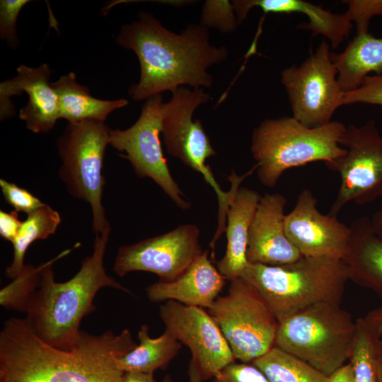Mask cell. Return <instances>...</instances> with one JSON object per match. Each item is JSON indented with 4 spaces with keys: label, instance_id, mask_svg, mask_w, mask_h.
<instances>
[{
    "label": "cell",
    "instance_id": "obj_1",
    "mask_svg": "<svg viewBox=\"0 0 382 382\" xmlns=\"http://www.w3.org/2000/svg\"><path fill=\"white\" fill-rule=\"evenodd\" d=\"M137 344L118 335L81 331L69 349L43 341L26 318L6 320L0 333V382H122L118 359Z\"/></svg>",
    "mask_w": 382,
    "mask_h": 382
},
{
    "label": "cell",
    "instance_id": "obj_2",
    "mask_svg": "<svg viewBox=\"0 0 382 382\" xmlns=\"http://www.w3.org/2000/svg\"><path fill=\"white\" fill-rule=\"evenodd\" d=\"M208 28L190 24L180 34L166 28L154 15L141 12L139 20L125 25L116 42L135 52L140 64V79L129 93L135 100H148L163 92L187 85L211 87L208 69L223 62L227 49L210 44Z\"/></svg>",
    "mask_w": 382,
    "mask_h": 382
},
{
    "label": "cell",
    "instance_id": "obj_3",
    "mask_svg": "<svg viewBox=\"0 0 382 382\" xmlns=\"http://www.w3.org/2000/svg\"><path fill=\"white\" fill-rule=\"evenodd\" d=\"M109 235H95L92 254L83 260L78 272L68 281H55L52 265L80 243L45 262L40 284L24 309L25 318L45 342L59 349L71 348L81 334L82 319L94 310V298L102 288L110 286L130 293L110 277L103 266Z\"/></svg>",
    "mask_w": 382,
    "mask_h": 382
},
{
    "label": "cell",
    "instance_id": "obj_4",
    "mask_svg": "<svg viewBox=\"0 0 382 382\" xmlns=\"http://www.w3.org/2000/svg\"><path fill=\"white\" fill-rule=\"evenodd\" d=\"M240 277L279 320L316 303H340L349 274L342 260L303 256L281 266L248 263Z\"/></svg>",
    "mask_w": 382,
    "mask_h": 382
},
{
    "label": "cell",
    "instance_id": "obj_5",
    "mask_svg": "<svg viewBox=\"0 0 382 382\" xmlns=\"http://www.w3.org/2000/svg\"><path fill=\"white\" fill-rule=\"evenodd\" d=\"M345 129L339 121L310 128L293 117L265 120L251 139L259 181L273 187L286 170L316 161L332 163L347 151L340 144Z\"/></svg>",
    "mask_w": 382,
    "mask_h": 382
},
{
    "label": "cell",
    "instance_id": "obj_6",
    "mask_svg": "<svg viewBox=\"0 0 382 382\" xmlns=\"http://www.w3.org/2000/svg\"><path fill=\"white\" fill-rule=\"evenodd\" d=\"M355 332L340 303L321 302L278 320L274 346L328 376L349 360Z\"/></svg>",
    "mask_w": 382,
    "mask_h": 382
},
{
    "label": "cell",
    "instance_id": "obj_7",
    "mask_svg": "<svg viewBox=\"0 0 382 382\" xmlns=\"http://www.w3.org/2000/svg\"><path fill=\"white\" fill-rule=\"evenodd\" d=\"M110 130L102 122L69 123L57 143L62 161L59 178L72 197L90 204L95 235L111 231L102 204L105 185L102 169Z\"/></svg>",
    "mask_w": 382,
    "mask_h": 382
},
{
    "label": "cell",
    "instance_id": "obj_8",
    "mask_svg": "<svg viewBox=\"0 0 382 382\" xmlns=\"http://www.w3.org/2000/svg\"><path fill=\"white\" fill-rule=\"evenodd\" d=\"M207 310L236 360L252 363L274 346L278 320L260 293L243 278L230 281L227 293Z\"/></svg>",
    "mask_w": 382,
    "mask_h": 382
},
{
    "label": "cell",
    "instance_id": "obj_9",
    "mask_svg": "<svg viewBox=\"0 0 382 382\" xmlns=\"http://www.w3.org/2000/svg\"><path fill=\"white\" fill-rule=\"evenodd\" d=\"M172 97L163 106L162 130L163 141L168 154L180 159L185 166L199 173L214 190L219 202L218 228H226V213L234 192L231 184L229 192H224L215 180L208 158L216 154L202 123L193 120L196 109L206 103L210 96L203 88L180 86L173 91Z\"/></svg>",
    "mask_w": 382,
    "mask_h": 382
},
{
    "label": "cell",
    "instance_id": "obj_10",
    "mask_svg": "<svg viewBox=\"0 0 382 382\" xmlns=\"http://www.w3.org/2000/svg\"><path fill=\"white\" fill-rule=\"evenodd\" d=\"M281 83L287 93L292 117L308 127L330 122L342 106L344 92L325 40L299 66L294 64L282 70Z\"/></svg>",
    "mask_w": 382,
    "mask_h": 382
},
{
    "label": "cell",
    "instance_id": "obj_11",
    "mask_svg": "<svg viewBox=\"0 0 382 382\" xmlns=\"http://www.w3.org/2000/svg\"><path fill=\"white\" fill-rule=\"evenodd\" d=\"M347 151L326 166L340 173L341 183L328 214L337 217L349 202L364 205L382 197V135L374 120L349 124L340 138Z\"/></svg>",
    "mask_w": 382,
    "mask_h": 382
},
{
    "label": "cell",
    "instance_id": "obj_12",
    "mask_svg": "<svg viewBox=\"0 0 382 382\" xmlns=\"http://www.w3.org/2000/svg\"><path fill=\"white\" fill-rule=\"evenodd\" d=\"M162 95L146 100L137 122L127 129H111L110 144L127 159L140 178H150L182 209L190 208L174 180L161 148Z\"/></svg>",
    "mask_w": 382,
    "mask_h": 382
},
{
    "label": "cell",
    "instance_id": "obj_13",
    "mask_svg": "<svg viewBox=\"0 0 382 382\" xmlns=\"http://www.w3.org/2000/svg\"><path fill=\"white\" fill-rule=\"evenodd\" d=\"M199 230L195 224H183L166 233L117 250L113 271L120 277L131 272L157 274L161 281L178 277L202 253Z\"/></svg>",
    "mask_w": 382,
    "mask_h": 382
},
{
    "label": "cell",
    "instance_id": "obj_14",
    "mask_svg": "<svg viewBox=\"0 0 382 382\" xmlns=\"http://www.w3.org/2000/svg\"><path fill=\"white\" fill-rule=\"evenodd\" d=\"M159 313L166 330L190 350L204 381L236 361L219 327L203 308L170 300L160 306Z\"/></svg>",
    "mask_w": 382,
    "mask_h": 382
},
{
    "label": "cell",
    "instance_id": "obj_15",
    "mask_svg": "<svg viewBox=\"0 0 382 382\" xmlns=\"http://www.w3.org/2000/svg\"><path fill=\"white\" fill-rule=\"evenodd\" d=\"M312 191L299 194L294 209L285 216V233L304 257L343 260L348 250L351 229L337 217L321 214Z\"/></svg>",
    "mask_w": 382,
    "mask_h": 382
},
{
    "label": "cell",
    "instance_id": "obj_16",
    "mask_svg": "<svg viewBox=\"0 0 382 382\" xmlns=\"http://www.w3.org/2000/svg\"><path fill=\"white\" fill-rule=\"evenodd\" d=\"M17 72L16 77L0 84L1 119L13 114L10 98L25 92L28 102L21 109L20 119L35 133L50 132L60 118L58 96L50 82L52 71L43 64L37 68L20 65Z\"/></svg>",
    "mask_w": 382,
    "mask_h": 382
},
{
    "label": "cell",
    "instance_id": "obj_17",
    "mask_svg": "<svg viewBox=\"0 0 382 382\" xmlns=\"http://www.w3.org/2000/svg\"><path fill=\"white\" fill-rule=\"evenodd\" d=\"M286 203L285 197L279 193L261 196L249 228L248 263L281 266L303 257L285 233Z\"/></svg>",
    "mask_w": 382,
    "mask_h": 382
},
{
    "label": "cell",
    "instance_id": "obj_18",
    "mask_svg": "<svg viewBox=\"0 0 382 382\" xmlns=\"http://www.w3.org/2000/svg\"><path fill=\"white\" fill-rule=\"evenodd\" d=\"M204 250L178 277L159 281L146 289L152 302L175 301L183 304L209 308L225 285L226 279L213 265Z\"/></svg>",
    "mask_w": 382,
    "mask_h": 382
},
{
    "label": "cell",
    "instance_id": "obj_19",
    "mask_svg": "<svg viewBox=\"0 0 382 382\" xmlns=\"http://www.w3.org/2000/svg\"><path fill=\"white\" fill-rule=\"evenodd\" d=\"M241 183L235 187L226 213V253L216 264L218 271L228 281L240 277L248 264L246 252L249 228L261 198L255 190L240 187Z\"/></svg>",
    "mask_w": 382,
    "mask_h": 382
},
{
    "label": "cell",
    "instance_id": "obj_20",
    "mask_svg": "<svg viewBox=\"0 0 382 382\" xmlns=\"http://www.w3.org/2000/svg\"><path fill=\"white\" fill-rule=\"evenodd\" d=\"M234 11L239 23L254 7L265 14L301 13L309 23L300 24L298 28L310 30L312 37L323 35L328 37L332 48H337L352 29V23L346 13H332L319 6L302 0H236L233 1Z\"/></svg>",
    "mask_w": 382,
    "mask_h": 382
},
{
    "label": "cell",
    "instance_id": "obj_21",
    "mask_svg": "<svg viewBox=\"0 0 382 382\" xmlns=\"http://www.w3.org/2000/svg\"><path fill=\"white\" fill-rule=\"evenodd\" d=\"M349 227V248L342 260L349 279L382 299V240L372 231L369 217L357 218Z\"/></svg>",
    "mask_w": 382,
    "mask_h": 382
},
{
    "label": "cell",
    "instance_id": "obj_22",
    "mask_svg": "<svg viewBox=\"0 0 382 382\" xmlns=\"http://www.w3.org/2000/svg\"><path fill=\"white\" fill-rule=\"evenodd\" d=\"M337 81L344 93L357 89L371 72L382 73V38L356 34L340 53L331 52Z\"/></svg>",
    "mask_w": 382,
    "mask_h": 382
},
{
    "label": "cell",
    "instance_id": "obj_23",
    "mask_svg": "<svg viewBox=\"0 0 382 382\" xmlns=\"http://www.w3.org/2000/svg\"><path fill=\"white\" fill-rule=\"evenodd\" d=\"M51 85L58 96L60 118L71 124L104 122L112 112L129 103L125 98L105 100L93 97L87 87L77 83L73 72L61 76Z\"/></svg>",
    "mask_w": 382,
    "mask_h": 382
},
{
    "label": "cell",
    "instance_id": "obj_24",
    "mask_svg": "<svg viewBox=\"0 0 382 382\" xmlns=\"http://www.w3.org/2000/svg\"><path fill=\"white\" fill-rule=\"evenodd\" d=\"M139 343L118 359V365L124 371L152 373L164 369L178 354L181 343L168 331L152 338L146 325L138 332Z\"/></svg>",
    "mask_w": 382,
    "mask_h": 382
},
{
    "label": "cell",
    "instance_id": "obj_25",
    "mask_svg": "<svg viewBox=\"0 0 382 382\" xmlns=\"http://www.w3.org/2000/svg\"><path fill=\"white\" fill-rule=\"evenodd\" d=\"M59 213L45 204L28 214L13 242V257L5 274L10 279L16 278L25 267L24 258L28 248L35 241L45 239L54 234L61 224Z\"/></svg>",
    "mask_w": 382,
    "mask_h": 382
},
{
    "label": "cell",
    "instance_id": "obj_26",
    "mask_svg": "<svg viewBox=\"0 0 382 382\" xmlns=\"http://www.w3.org/2000/svg\"><path fill=\"white\" fill-rule=\"evenodd\" d=\"M252 364L270 382H326L327 376L307 362L274 346Z\"/></svg>",
    "mask_w": 382,
    "mask_h": 382
},
{
    "label": "cell",
    "instance_id": "obj_27",
    "mask_svg": "<svg viewBox=\"0 0 382 382\" xmlns=\"http://www.w3.org/2000/svg\"><path fill=\"white\" fill-rule=\"evenodd\" d=\"M381 338L364 318L356 320V332L349 358L355 382H379L377 346Z\"/></svg>",
    "mask_w": 382,
    "mask_h": 382
},
{
    "label": "cell",
    "instance_id": "obj_28",
    "mask_svg": "<svg viewBox=\"0 0 382 382\" xmlns=\"http://www.w3.org/2000/svg\"><path fill=\"white\" fill-rule=\"evenodd\" d=\"M45 262L37 267L25 265L21 272L0 291V303L7 308L24 311L26 303L38 286Z\"/></svg>",
    "mask_w": 382,
    "mask_h": 382
},
{
    "label": "cell",
    "instance_id": "obj_29",
    "mask_svg": "<svg viewBox=\"0 0 382 382\" xmlns=\"http://www.w3.org/2000/svg\"><path fill=\"white\" fill-rule=\"evenodd\" d=\"M206 28H215L228 33L239 25L232 2L229 1L207 0L204 4L201 23Z\"/></svg>",
    "mask_w": 382,
    "mask_h": 382
},
{
    "label": "cell",
    "instance_id": "obj_30",
    "mask_svg": "<svg viewBox=\"0 0 382 382\" xmlns=\"http://www.w3.org/2000/svg\"><path fill=\"white\" fill-rule=\"evenodd\" d=\"M354 103L382 106V73L367 76L357 89L344 93L342 105Z\"/></svg>",
    "mask_w": 382,
    "mask_h": 382
},
{
    "label": "cell",
    "instance_id": "obj_31",
    "mask_svg": "<svg viewBox=\"0 0 382 382\" xmlns=\"http://www.w3.org/2000/svg\"><path fill=\"white\" fill-rule=\"evenodd\" d=\"M348 5L345 12L349 19L355 22L356 34L369 33L371 18L382 16V0H347L342 1Z\"/></svg>",
    "mask_w": 382,
    "mask_h": 382
},
{
    "label": "cell",
    "instance_id": "obj_32",
    "mask_svg": "<svg viewBox=\"0 0 382 382\" xmlns=\"http://www.w3.org/2000/svg\"><path fill=\"white\" fill-rule=\"evenodd\" d=\"M0 186L5 200L17 212L29 214L45 205L37 197L15 183L1 179Z\"/></svg>",
    "mask_w": 382,
    "mask_h": 382
},
{
    "label": "cell",
    "instance_id": "obj_33",
    "mask_svg": "<svg viewBox=\"0 0 382 382\" xmlns=\"http://www.w3.org/2000/svg\"><path fill=\"white\" fill-rule=\"evenodd\" d=\"M211 382H270L265 374L250 363L233 361L225 366Z\"/></svg>",
    "mask_w": 382,
    "mask_h": 382
},
{
    "label": "cell",
    "instance_id": "obj_34",
    "mask_svg": "<svg viewBox=\"0 0 382 382\" xmlns=\"http://www.w3.org/2000/svg\"><path fill=\"white\" fill-rule=\"evenodd\" d=\"M29 0H1L0 1V36L9 44L17 43L16 21L22 8Z\"/></svg>",
    "mask_w": 382,
    "mask_h": 382
},
{
    "label": "cell",
    "instance_id": "obj_35",
    "mask_svg": "<svg viewBox=\"0 0 382 382\" xmlns=\"http://www.w3.org/2000/svg\"><path fill=\"white\" fill-rule=\"evenodd\" d=\"M21 225L22 222L18 219L17 212L0 211V236L2 238L13 243Z\"/></svg>",
    "mask_w": 382,
    "mask_h": 382
},
{
    "label": "cell",
    "instance_id": "obj_36",
    "mask_svg": "<svg viewBox=\"0 0 382 382\" xmlns=\"http://www.w3.org/2000/svg\"><path fill=\"white\" fill-rule=\"evenodd\" d=\"M326 382H355L350 363L344 364L328 376Z\"/></svg>",
    "mask_w": 382,
    "mask_h": 382
},
{
    "label": "cell",
    "instance_id": "obj_37",
    "mask_svg": "<svg viewBox=\"0 0 382 382\" xmlns=\"http://www.w3.org/2000/svg\"><path fill=\"white\" fill-rule=\"evenodd\" d=\"M364 318L382 337V306L370 311Z\"/></svg>",
    "mask_w": 382,
    "mask_h": 382
},
{
    "label": "cell",
    "instance_id": "obj_38",
    "mask_svg": "<svg viewBox=\"0 0 382 382\" xmlns=\"http://www.w3.org/2000/svg\"><path fill=\"white\" fill-rule=\"evenodd\" d=\"M122 382H155L154 374L127 371L125 372Z\"/></svg>",
    "mask_w": 382,
    "mask_h": 382
},
{
    "label": "cell",
    "instance_id": "obj_39",
    "mask_svg": "<svg viewBox=\"0 0 382 382\" xmlns=\"http://www.w3.org/2000/svg\"><path fill=\"white\" fill-rule=\"evenodd\" d=\"M369 219L372 231L382 240V202L378 209L369 217Z\"/></svg>",
    "mask_w": 382,
    "mask_h": 382
},
{
    "label": "cell",
    "instance_id": "obj_40",
    "mask_svg": "<svg viewBox=\"0 0 382 382\" xmlns=\"http://www.w3.org/2000/svg\"><path fill=\"white\" fill-rule=\"evenodd\" d=\"M189 382H203L199 371L194 362L190 360L189 366Z\"/></svg>",
    "mask_w": 382,
    "mask_h": 382
},
{
    "label": "cell",
    "instance_id": "obj_41",
    "mask_svg": "<svg viewBox=\"0 0 382 382\" xmlns=\"http://www.w3.org/2000/svg\"><path fill=\"white\" fill-rule=\"evenodd\" d=\"M377 371L378 381L382 382V338L377 346Z\"/></svg>",
    "mask_w": 382,
    "mask_h": 382
},
{
    "label": "cell",
    "instance_id": "obj_42",
    "mask_svg": "<svg viewBox=\"0 0 382 382\" xmlns=\"http://www.w3.org/2000/svg\"><path fill=\"white\" fill-rule=\"evenodd\" d=\"M229 180L231 182V184H234L235 185V187L236 185H237V183L240 181V178L235 175V174H233L231 175V176H229ZM235 190V189H234ZM226 229V228H225ZM225 229L223 231H219L217 229H216V231L215 233V235L214 236V238L212 240V242L213 243H216V241H217V239L220 237V236L221 235V233L225 231Z\"/></svg>",
    "mask_w": 382,
    "mask_h": 382
},
{
    "label": "cell",
    "instance_id": "obj_43",
    "mask_svg": "<svg viewBox=\"0 0 382 382\" xmlns=\"http://www.w3.org/2000/svg\"><path fill=\"white\" fill-rule=\"evenodd\" d=\"M240 177L241 178V180L240 182H242V181L243 180V179H245V178H246L245 175H242V176H240ZM240 182H239V183H240ZM238 183H237V184H238ZM210 245H211V248H214V247L215 244H213V243L211 242Z\"/></svg>",
    "mask_w": 382,
    "mask_h": 382
},
{
    "label": "cell",
    "instance_id": "obj_44",
    "mask_svg": "<svg viewBox=\"0 0 382 382\" xmlns=\"http://www.w3.org/2000/svg\"><path fill=\"white\" fill-rule=\"evenodd\" d=\"M162 382H172V380L170 379V378L168 376H166Z\"/></svg>",
    "mask_w": 382,
    "mask_h": 382
}]
</instances>
